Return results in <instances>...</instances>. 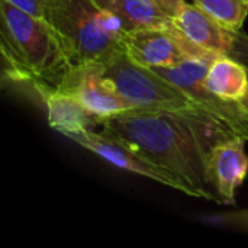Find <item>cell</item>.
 Listing matches in <instances>:
<instances>
[{
	"mask_svg": "<svg viewBox=\"0 0 248 248\" xmlns=\"http://www.w3.org/2000/svg\"><path fill=\"white\" fill-rule=\"evenodd\" d=\"M97 125L110 135L179 179L189 196L215 201L206 182L211 147L224 137L209 124L169 112L126 110L100 118Z\"/></svg>",
	"mask_w": 248,
	"mask_h": 248,
	"instance_id": "obj_1",
	"label": "cell"
},
{
	"mask_svg": "<svg viewBox=\"0 0 248 248\" xmlns=\"http://www.w3.org/2000/svg\"><path fill=\"white\" fill-rule=\"evenodd\" d=\"M0 49L3 74L16 83L57 87L74 65L48 20L0 0Z\"/></svg>",
	"mask_w": 248,
	"mask_h": 248,
	"instance_id": "obj_2",
	"label": "cell"
},
{
	"mask_svg": "<svg viewBox=\"0 0 248 248\" xmlns=\"http://www.w3.org/2000/svg\"><path fill=\"white\" fill-rule=\"evenodd\" d=\"M45 20L62 39L74 65L105 67L125 52L121 25L96 0H46Z\"/></svg>",
	"mask_w": 248,
	"mask_h": 248,
	"instance_id": "obj_3",
	"label": "cell"
},
{
	"mask_svg": "<svg viewBox=\"0 0 248 248\" xmlns=\"http://www.w3.org/2000/svg\"><path fill=\"white\" fill-rule=\"evenodd\" d=\"M103 73L134 110L169 112L211 125L187 92L157 71L132 61L125 52L110 60Z\"/></svg>",
	"mask_w": 248,
	"mask_h": 248,
	"instance_id": "obj_4",
	"label": "cell"
},
{
	"mask_svg": "<svg viewBox=\"0 0 248 248\" xmlns=\"http://www.w3.org/2000/svg\"><path fill=\"white\" fill-rule=\"evenodd\" d=\"M214 60L189 58L176 67L151 68L190 94L211 125L224 137H240L248 142V112L241 102L227 100L205 86V76Z\"/></svg>",
	"mask_w": 248,
	"mask_h": 248,
	"instance_id": "obj_5",
	"label": "cell"
},
{
	"mask_svg": "<svg viewBox=\"0 0 248 248\" xmlns=\"http://www.w3.org/2000/svg\"><path fill=\"white\" fill-rule=\"evenodd\" d=\"M125 54L147 68H169L189 58L215 60L212 55L192 44L174 23L160 28H144L124 32Z\"/></svg>",
	"mask_w": 248,
	"mask_h": 248,
	"instance_id": "obj_6",
	"label": "cell"
},
{
	"mask_svg": "<svg viewBox=\"0 0 248 248\" xmlns=\"http://www.w3.org/2000/svg\"><path fill=\"white\" fill-rule=\"evenodd\" d=\"M64 135L70 138L71 141H74L76 144H78L80 147L92 151L93 154L99 155L100 158L106 160L108 163L113 164L118 169L151 179L163 186L171 187L189 196L187 187L179 179H176L171 173L157 166L155 163L150 161L147 157L141 155L128 144L110 135H106L103 132L102 134L94 132L90 128H86L77 132H67Z\"/></svg>",
	"mask_w": 248,
	"mask_h": 248,
	"instance_id": "obj_7",
	"label": "cell"
},
{
	"mask_svg": "<svg viewBox=\"0 0 248 248\" xmlns=\"http://www.w3.org/2000/svg\"><path fill=\"white\" fill-rule=\"evenodd\" d=\"M57 89L77 97L83 106L99 119L132 109L112 80L105 76L103 65L76 64L70 68Z\"/></svg>",
	"mask_w": 248,
	"mask_h": 248,
	"instance_id": "obj_8",
	"label": "cell"
},
{
	"mask_svg": "<svg viewBox=\"0 0 248 248\" xmlns=\"http://www.w3.org/2000/svg\"><path fill=\"white\" fill-rule=\"evenodd\" d=\"M246 142L240 137H231L218 140L211 147L206 160V182L217 203H235V193L248 174Z\"/></svg>",
	"mask_w": 248,
	"mask_h": 248,
	"instance_id": "obj_9",
	"label": "cell"
},
{
	"mask_svg": "<svg viewBox=\"0 0 248 248\" xmlns=\"http://www.w3.org/2000/svg\"><path fill=\"white\" fill-rule=\"evenodd\" d=\"M174 26L198 48L212 55H231L237 32L228 31L195 3H186L171 19Z\"/></svg>",
	"mask_w": 248,
	"mask_h": 248,
	"instance_id": "obj_10",
	"label": "cell"
},
{
	"mask_svg": "<svg viewBox=\"0 0 248 248\" xmlns=\"http://www.w3.org/2000/svg\"><path fill=\"white\" fill-rule=\"evenodd\" d=\"M46 109V121L60 134L77 132L97 125L99 118L90 113L73 94L46 84H32Z\"/></svg>",
	"mask_w": 248,
	"mask_h": 248,
	"instance_id": "obj_11",
	"label": "cell"
},
{
	"mask_svg": "<svg viewBox=\"0 0 248 248\" xmlns=\"http://www.w3.org/2000/svg\"><path fill=\"white\" fill-rule=\"evenodd\" d=\"M203 81L212 93L241 102L248 93V67L231 55H219L211 62Z\"/></svg>",
	"mask_w": 248,
	"mask_h": 248,
	"instance_id": "obj_12",
	"label": "cell"
},
{
	"mask_svg": "<svg viewBox=\"0 0 248 248\" xmlns=\"http://www.w3.org/2000/svg\"><path fill=\"white\" fill-rule=\"evenodd\" d=\"M96 3L118 20L124 32L173 23L171 17L151 0H96Z\"/></svg>",
	"mask_w": 248,
	"mask_h": 248,
	"instance_id": "obj_13",
	"label": "cell"
},
{
	"mask_svg": "<svg viewBox=\"0 0 248 248\" xmlns=\"http://www.w3.org/2000/svg\"><path fill=\"white\" fill-rule=\"evenodd\" d=\"M192 1L228 31L241 32L248 16L247 0H192Z\"/></svg>",
	"mask_w": 248,
	"mask_h": 248,
	"instance_id": "obj_14",
	"label": "cell"
},
{
	"mask_svg": "<svg viewBox=\"0 0 248 248\" xmlns=\"http://www.w3.org/2000/svg\"><path fill=\"white\" fill-rule=\"evenodd\" d=\"M203 221L208 224H212V225L248 232V209L232 211V212H227V214H217V215L205 218Z\"/></svg>",
	"mask_w": 248,
	"mask_h": 248,
	"instance_id": "obj_15",
	"label": "cell"
},
{
	"mask_svg": "<svg viewBox=\"0 0 248 248\" xmlns=\"http://www.w3.org/2000/svg\"><path fill=\"white\" fill-rule=\"evenodd\" d=\"M15 7L36 16L45 19V7H46V0H6Z\"/></svg>",
	"mask_w": 248,
	"mask_h": 248,
	"instance_id": "obj_16",
	"label": "cell"
},
{
	"mask_svg": "<svg viewBox=\"0 0 248 248\" xmlns=\"http://www.w3.org/2000/svg\"><path fill=\"white\" fill-rule=\"evenodd\" d=\"M231 57L237 58L238 61L244 62L248 67V35L243 33V32H237Z\"/></svg>",
	"mask_w": 248,
	"mask_h": 248,
	"instance_id": "obj_17",
	"label": "cell"
},
{
	"mask_svg": "<svg viewBox=\"0 0 248 248\" xmlns=\"http://www.w3.org/2000/svg\"><path fill=\"white\" fill-rule=\"evenodd\" d=\"M157 7H160L166 15H169L171 19L182 10V7L186 4L185 0H151Z\"/></svg>",
	"mask_w": 248,
	"mask_h": 248,
	"instance_id": "obj_18",
	"label": "cell"
},
{
	"mask_svg": "<svg viewBox=\"0 0 248 248\" xmlns=\"http://www.w3.org/2000/svg\"><path fill=\"white\" fill-rule=\"evenodd\" d=\"M241 105L244 106V109H246V110L248 112V93H247V96H246V97L241 100Z\"/></svg>",
	"mask_w": 248,
	"mask_h": 248,
	"instance_id": "obj_19",
	"label": "cell"
},
{
	"mask_svg": "<svg viewBox=\"0 0 248 248\" xmlns=\"http://www.w3.org/2000/svg\"><path fill=\"white\" fill-rule=\"evenodd\" d=\"M247 1H248V0H247Z\"/></svg>",
	"mask_w": 248,
	"mask_h": 248,
	"instance_id": "obj_20",
	"label": "cell"
}]
</instances>
